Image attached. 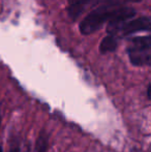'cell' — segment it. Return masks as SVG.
Masks as SVG:
<instances>
[{"label":"cell","instance_id":"9","mask_svg":"<svg viewBox=\"0 0 151 152\" xmlns=\"http://www.w3.org/2000/svg\"><path fill=\"white\" fill-rule=\"evenodd\" d=\"M9 152H20V149H19L18 147H15V148H12Z\"/></svg>","mask_w":151,"mask_h":152},{"label":"cell","instance_id":"10","mask_svg":"<svg viewBox=\"0 0 151 152\" xmlns=\"http://www.w3.org/2000/svg\"><path fill=\"white\" fill-rule=\"evenodd\" d=\"M0 152H3V148H2L1 145H0Z\"/></svg>","mask_w":151,"mask_h":152},{"label":"cell","instance_id":"2","mask_svg":"<svg viewBox=\"0 0 151 152\" xmlns=\"http://www.w3.org/2000/svg\"><path fill=\"white\" fill-rule=\"evenodd\" d=\"M107 30L109 33H119L122 35H129L139 31H150L151 32V20L145 17L135 19V20H126L115 25H108Z\"/></svg>","mask_w":151,"mask_h":152},{"label":"cell","instance_id":"7","mask_svg":"<svg viewBox=\"0 0 151 152\" xmlns=\"http://www.w3.org/2000/svg\"><path fill=\"white\" fill-rule=\"evenodd\" d=\"M141 0H105V2L109 5H118L120 3H123V2H140Z\"/></svg>","mask_w":151,"mask_h":152},{"label":"cell","instance_id":"8","mask_svg":"<svg viewBox=\"0 0 151 152\" xmlns=\"http://www.w3.org/2000/svg\"><path fill=\"white\" fill-rule=\"evenodd\" d=\"M147 94H148V97L151 99V85L148 87V91H147Z\"/></svg>","mask_w":151,"mask_h":152},{"label":"cell","instance_id":"4","mask_svg":"<svg viewBox=\"0 0 151 152\" xmlns=\"http://www.w3.org/2000/svg\"><path fill=\"white\" fill-rule=\"evenodd\" d=\"M90 0H69V15L75 20L84 10V6Z\"/></svg>","mask_w":151,"mask_h":152},{"label":"cell","instance_id":"3","mask_svg":"<svg viewBox=\"0 0 151 152\" xmlns=\"http://www.w3.org/2000/svg\"><path fill=\"white\" fill-rule=\"evenodd\" d=\"M129 60L133 65L144 66L151 65V49L150 47L137 46L128 50Z\"/></svg>","mask_w":151,"mask_h":152},{"label":"cell","instance_id":"1","mask_svg":"<svg viewBox=\"0 0 151 152\" xmlns=\"http://www.w3.org/2000/svg\"><path fill=\"white\" fill-rule=\"evenodd\" d=\"M136 10L131 7H116L114 5H103L93 10L80 23V31L84 35H89L97 31L103 24L109 22V25L118 24L133 18Z\"/></svg>","mask_w":151,"mask_h":152},{"label":"cell","instance_id":"11","mask_svg":"<svg viewBox=\"0 0 151 152\" xmlns=\"http://www.w3.org/2000/svg\"><path fill=\"white\" fill-rule=\"evenodd\" d=\"M0 125H1V115H0Z\"/></svg>","mask_w":151,"mask_h":152},{"label":"cell","instance_id":"6","mask_svg":"<svg viewBox=\"0 0 151 152\" xmlns=\"http://www.w3.org/2000/svg\"><path fill=\"white\" fill-rule=\"evenodd\" d=\"M47 149H48V137L46 132H42L35 143L34 152H46Z\"/></svg>","mask_w":151,"mask_h":152},{"label":"cell","instance_id":"5","mask_svg":"<svg viewBox=\"0 0 151 152\" xmlns=\"http://www.w3.org/2000/svg\"><path fill=\"white\" fill-rule=\"evenodd\" d=\"M117 48V39L114 37L113 35H108L105 38H103V40L101 42L99 45V51L103 54L110 52H114Z\"/></svg>","mask_w":151,"mask_h":152}]
</instances>
